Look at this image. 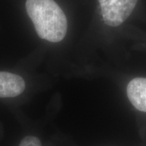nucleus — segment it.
<instances>
[{"instance_id":"obj_1","label":"nucleus","mask_w":146,"mask_h":146,"mask_svg":"<svg viewBox=\"0 0 146 146\" xmlns=\"http://www.w3.org/2000/svg\"><path fill=\"white\" fill-rule=\"evenodd\" d=\"M27 12L39 37L50 42L61 41L67 32V19L54 0H27Z\"/></svg>"},{"instance_id":"obj_2","label":"nucleus","mask_w":146,"mask_h":146,"mask_svg":"<svg viewBox=\"0 0 146 146\" xmlns=\"http://www.w3.org/2000/svg\"><path fill=\"white\" fill-rule=\"evenodd\" d=\"M103 21L110 27H118L129 18L137 0H98Z\"/></svg>"},{"instance_id":"obj_3","label":"nucleus","mask_w":146,"mask_h":146,"mask_svg":"<svg viewBox=\"0 0 146 146\" xmlns=\"http://www.w3.org/2000/svg\"><path fill=\"white\" fill-rule=\"evenodd\" d=\"M25 82L21 76L0 72V98H14L25 91Z\"/></svg>"},{"instance_id":"obj_4","label":"nucleus","mask_w":146,"mask_h":146,"mask_svg":"<svg viewBox=\"0 0 146 146\" xmlns=\"http://www.w3.org/2000/svg\"><path fill=\"white\" fill-rule=\"evenodd\" d=\"M129 101L137 110L146 112V78H135L127 87Z\"/></svg>"},{"instance_id":"obj_5","label":"nucleus","mask_w":146,"mask_h":146,"mask_svg":"<svg viewBox=\"0 0 146 146\" xmlns=\"http://www.w3.org/2000/svg\"><path fill=\"white\" fill-rule=\"evenodd\" d=\"M19 146H42L40 140L34 136H27L22 140Z\"/></svg>"}]
</instances>
